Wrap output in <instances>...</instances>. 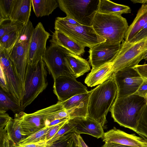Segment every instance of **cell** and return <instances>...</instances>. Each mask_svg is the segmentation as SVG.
Returning <instances> with one entry per match:
<instances>
[{
  "instance_id": "obj_17",
  "label": "cell",
  "mask_w": 147,
  "mask_h": 147,
  "mask_svg": "<svg viewBox=\"0 0 147 147\" xmlns=\"http://www.w3.org/2000/svg\"><path fill=\"white\" fill-rule=\"evenodd\" d=\"M68 122L74 127V131L79 134H88L99 138L105 133L100 123L87 117L70 119Z\"/></svg>"
},
{
  "instance_id": "obj_39",
  "label": "cell",
  "mask_w": 147,
  "mask_h": 147,
  "mask_svg": "<svg viewBox=\"0 0 147 147\" xmlns=\"http://www.w3.org/2000/svg\"><path fill=\"white\" fill-rule=\"evenodd\" d=\"M134 94L146 98L147 95V78H144L142 83Z\"/></svg>"
},
{
  "instance_id": "obj_4",
  "label": "cell",
  "mask_w": 147,
  "mask_h": 147,
  "mask_svg": "<svg viewBox=\"0 0 147 147\" xmlns=\"http://www.w3.org/2000/svg\"><path fill=\"white\" fill-rule=\"evenodd\" d=\"M61 102L46 108L28 114L22 111L15 114L14 119L23 134L28 136L46 127L55 120L56 114L64 110Z\"/></svg>"
},
{
  "instance_id": "obj_45",
  "label": "cell",
  "mask_w": 147,
  "mask_h": 147,
  "mask_svg": "<svg viewBox=\"0 0 147 147\" xmlns=\"http://www.w3.org/2000/svg\"><path fill=\"white\" fill-rule=\"evenodd\" d=\"M143 59L145 60L146 61L147 60V50L145 53Z\"/></svg>"
},
{
  "instance_id": "obj_18",
  "label": "cell",
  "mask_w": 147,
  "mask_h": 147,
  "mask_svg": "<svg viewBox=\"0 0 147 147\" xmlns=\"http://www.w3.org/2000/svg\"><path fill=\"white\" fill-rule=\"evenodd\" d=\"M91 91L76 95L67 100L61 102L65 110L71 109V118L86 117L87 116L88 104Z\"/></svg>"
},
{
  "instance_id": "obj_25",
  "label": "cell",
  "mask_w": 147,
  "mask_h": 147,
  "mask_svg": "<svg viewBox=\"0 0 147 147\" xmlns=\"http://www.w3.org/2000/svg\"><path fill=\"white\" fill-rule=\"evenodd\" d=\"M33 10L36 16H48L59 6L57 0H31Z\"/></svg>"
},
{
  "instance_id": "obj_22",
  "label": "cell",
  "mask_w": 147,
  "mask_h": 147,
  "mask_svg": "<svg viewBox=\"0 0 147 147\" xmlns=\"http://www.w3.org/2000/svg\"><path fill=\"white\" fill-rule=\"evenodd\" d=\"M147 23V5L142 4L138 10L136 16L129 26L124 38L129 42L133 38Z\"/></svg>"
},
{
  "instance_id": "obj_9",
  "label": "cell",
  "mask_w": 147,
  "mask_h": 147,
  "mask_svg": "<svg viewBox=\"0 0 147 147\" xmlns=\"http://www.w3.org/2000/svg\"><path fill=\"white\" fill-rule=\"evenodd\" d=\"M117 88L116 98L134 94L142 83L143 78L134 68H126L115 72L112 76Z\"/></svg>"
},
{
  "instance_id": "obj_31",
  "label": "cell",
  "mask_w": 147,
  "mask_h": 147,
  "mask_svg": "<svg viewBox=\"0 0 147 147\" xmlns=\"http://www.w3.org/2000/svg\"><path fill=\"white\" fill-rule=\"evenodd\" d=\"M16 0H0V20L10 19Z\"/></svg>"
},
{
  "instance_id": "obj_15",
  "label": "cell",
  "mask_w": 147,
  "mask_h": 147,
  "mask_svg": "<svg viewBox=\"0 0 147 147\" xmlns=\"http://www.w3.org/2000/svg\"><path fill=\"white\" fill-rule=\"evenodd\" d=\"M29 45L17 43L12 50L9 56L16 74L20 83L22 93L28 63Z\"/></svg>"
},
{
  "instance_id": "obj_47",
  "label": "cell",
  "mask_w": 147,
  "mask_h": 147,
  "mask_svg": "<svg viewBox=\"0 0 147 147\" xmlns=\"http://www.w3.org/2000/svg\"><path fill=\"white\" fill-rule=\"evenodd\" d=\"M145 99H146V104L147 105V95L146 96V97Z\"/></svg>"
},
{
  "instance_id": "obj_46",
  "label": "cell",
  "mask_w": 147,
  "mask_h": 147,
  "mask_svg": "<svg viewBox=\"0 0 147 147\" xmlns=\"http://www.w3.org/2000/svg\"><path fill=\"white\" fill-rule=\"evenodd\" d=\"M75 147H80L79 145V141H78V142L77 143Z\"/></svg>"
},
{
  "instance_id": "obj_3",
  "label": "cell",
  "mask_w": 147,
  "mask_h": 147,
  "mask_svg": "<svg viewBox=\"0 0 147 147\" xmlns=\"http://www.w3.org/2000/svg\"><path fill=\"white\" fill-rule=\"evenodd\" d=\"M54 28L85 47L90 49L106 41L96 34L92 26L82 25L67 16L56 18Z\"/></svg>"
},
{
  "instance_id": "obj_8",
  "label": "cell",
  "mask_w": 147,
  "mask_h": 147,
  "mask_svg": "<svg viewBox=\"0 0 147 147\" xmlns=\"http://www.w3.org/2000/svg\"><path fill=\"white\" fill-rule=\"evenodd\" d=\"M147 50V38L131 43L124 40L120 49L111 63V70L114 74L121 69L134 67L138 65Z\"/></svg>"
},
{
  "instance_id": "obj_26",
  "label": "cell",
  "mask_w": 147,
  "mask_h": 147,
  "mask_svg": "<svg viewBox=\"0 0 147 147\" xmlns=\"http://www.w3.org/2000/svg\"><path fill=\"white\" fill-rule=\"evenodd\" d=\"M10 110L15 114L24 111V109L16 103L1 88L0 90V110Z\"/></svg>"
},
{
  "instance_id": "obj_7",
  "label": "cell",
  "mask_w": 147,
  "mask_h": 147,
  "mask_svg": "<svg viewBox=\"0 0 147 147\" xmlns=\"http://www.w3.org/2000/svg\"><path fill=\"white\" fill-rule=\"evenodd\" d=\"M59 6L69 18L80 24L92 26L99 0H57Z\"/></svg>"
},
{
  "instance_id": "obj_33",
  "label": "cell",
  "mask_w": 147,
  "mask_h": 147,
  "mask_svg": "<svg viewBox=\"0 0 147 147\" xmlns=\"http://www.w3.org/2000/svg\"><path fill=\"white\" fill-rule=\"evenodd\" d=\"M136 132L140 136L147 139V105L142 115Z\"/></svg>"
},
{
  "instance_id": "obj_23",
  "label": "cell",
  "mask_w": 147,
  "mask_h": 147,
  "mask_svg": "<svg viewBox=\"0 0 147 147\" xmlns=\"http://www.w3.org/2000/svg\"><path fill=\"white\" fill-rule=\"evenodd\" d=\"M32 5L31 0H16L10 19L26 24L30 20Z\"/></svg>"
},
{
  "instance_id": "obj_43",
  "label": "cell",
  "mask_w": 147,
  "mask_h": 147,
  "mask_svg": "<svg viewBox=\"0 0 147 147\" xmlns=\"http://www.w3.org/2000/svg\"><path fill=\"white\" fill-rule=\"evenodd\" d=\"M79 144L80 147H88L86 144L80 134H78Z\"/></svg>"
},
{
  "instance_id": "obj_30",
  "label": "cell",
  "mask_w": 147,
  "mask_h": 147,
  "mask_svg": "<svg viewBox=\"0 0 147 147\" xmlns=\"http://www.w3.org/2000/svg\"><path fill=\"white\" fill-rule=\"evenodd\" d=\"M34 29L32 24L29 20L21 29L20 36L17 43L30 45Z\"/></svg>"
},
{
  "instance_id": "obj_40",
  "label": "cell",
  "mask_w": 147,
  "mask_h": 147,
  "mask_svg": "<svg viewBox=\"0 0 147 147\" xmlns=\"http://www.w3.org/2000/svg\"><path fill=\"white\" fill-rule=\"evenodd\" d=\"M134 68L144 78H147V64L138 65Z\"/></svg>"
},
{
  "instance_id": "obj_27",
  "label": "cell",
  "mask_w": 147,
  "mask_h": 147,
  "mask_svg": "<svg viewBox=\"0 0 147 147\" xmlns=\"http://www.w3.org/2000/svg\"><path fill=\"white\" fill-rule=\"evenodd\" d=\"M7 136L13 146L17 144L27 136L24 135L14 119L11 118L6 126Z\"/></svg>"
},
{
  "instance_id": "obj_2",
  "label": "cell",
  "mask_w": 147,
  "mask_h": 147,
  "mask_svg": "<svg viewBox=\"0 0 147 147\" xmlns=\"http://www.w3.org/2000/svg\"><path fill=\"white\" fill-rule=\"evenodd\" d=\"M91 91L87 117L97 121L103 127L107 121V113L116 97V85L111 78Z\"/></svg>"
},
{
  "instance_id": "obj_19",
  "label": "cell",
  "mask_w": 147,
  "mask_h": 147,
  "mask_svg": "<svg viewBox=\"0 0 147 147\" xmlns=\"http://www.w3.org/2000/svg\"><path fill=\"white\" fill-rule=\"evenodd\" d=\"M111 63H106L96 68H92L85 79V83L88 86L92 87L111 78L113 74L111 70Z\"/></svg>"
},
{
  "instance_id": "obj_10",
  "label": "cell",
  "mask_w": 147,
  "mask_h": 147,
  "mask_svg": "<svg viewBox=\"0 0 147 147\" xmlns=\"http://www.w3.org/2000/svg\"><path fill=\"white\" fill-rule=\"evenodd\" d=\"M67 51L62 47L51 44L42 58L54 81L61 76L74 77L71 74L65 60Z\"/></svg>"
},
{
  "instance_id": "obj_34",
  "label": "cell",
  "mask_w": 147,
  "mask_h": 147,
  "mask_svg": "<svg viewBox=\"0 0 147 147\" xmlns=\"http://www.w3.org/2000/svg\"><path fill=\"white\" fill-rule=\"evenodd\" d=\"M71 131H74V128L69 123L68 120L59 131L47 142V143L51 147L53 143L60 138L66 134Z\"/></svg>"
},
{
  "instance_id": "obj_6",
  "label": "cell",
  "mask_w": 147,
  "mask_h": 147,
  "mask_svg": "<svg viewBox=\"0 0 147 147\" xmlns=\"http://www.w3.org/2000/svg\"><path fill=\"white\" fill-rule=\"evenodd\" d=\"M47 70L42 58L35 65H28L21 104V107L24 109L47 87Z\"/></svg>"
},
{
  "instance_id": "obj_5",
  "label": "cell",
  "mask_w": 147,
  "mask_h": 147,
  "mask_svg": "<svg viewBox=\"0 0 147 147\" xmlns=\"http://www.w3.org/2000/svg\"><path fill=\"white\" fill-rule=\"evenodd\" d=\"M92 26L96 34L105 41L121 43L129 26L126 19L121 15L103 14L98 11Z\"/></svg>"
},
{
  "instance_id": "obj_11",
  "label": "cell",
  "mask_w": 147,
  "mask_h": 147,
  "mask_svg": "<svg viewBox=\"0 0 147 147\" xmlns=\"http://www.w3.org/2000/svg\"><path fill=\"white\" fill-rule=\"evenodd\" d=\"M0 71L3 74L8 90V94L21 106L22 98V87L14 71L9 54L5 51L0 52Z\"/></svg>"
},
{
  "instance_id": "obj_37",
  "label": "cell",
  "mask_w": 147,
  "mask_h": 147,
  "mask_svg": "<svg viewBox=\"0 0 147 147\" xmlns=\"http://www.w3.org/2000/svg\"><path fill=\"white\" fill-rule=\"evenodd\" d=\"M11 117L6 112L0 110V131L6 129V126Z\"/></svg>"
},
{
  "instance_id": "obj_29",
  "label": "cell",
  "mask_w": 147,
  "mask_h": 147,
  "mask_svg": "<svg viewBox=\"0 0 147 147\" xmlns=\"http://www.w3.org/2000/svg\"><path fill=\"white\" fill-rule=\"evenodd\" d=\"M24 25L10 19L0 20V38L5 34L20 30Z\"/></svg>"
},
{
  "instance_id": "obj_32",
  "label": "cell",
  "mask_w": 147,
  "mask_h": 147,
  "mask_svg": "<svg viewBox=\"0 0 147 147\" xmlns=\"http://www.w3.org/2000/svg\"><path fill=\"white\" fill-rule=\"evenodd\" d=\"M51 126H48L28 136L17 144H25L35 142L43 139ZM17 145V144H16Z\"/></svg>"
},
{
  "instance_id": "obj_44",
  "label": "cell",
  "mask_w": 147,
  "mask_h": 147,
  "mask_svg": "<svg viewBox=\"0 0 147 147\" xmlns=\"http://www.w3.org/2000/svg\"><path fill=\"white\" fill-rule=\"evenodd\" d=\"M131 1L134 3H140L142 4H147V0H132Z\"/></svg>"
},
{
  "instance_id": "obj_21",
  "label": "cell",
  "mask_w": 147,
  "mask_h": 147,
  "mask_svg": "<svg viewBox=\"0 0 147 147\" xmlns=\"http://www.w3.org/2000/svg\"><path fill=\"white\" fill-rule=\"evenodd\" d=\"M65 59L71 74L76 78L90 69L89 64L86 60L68 50Z\"/></svg>"
},
{
  "instance_id": "obj_16",
  "label": "cell",
  "mask_w": 147,
  "mask_h": 147,
  "mask_svg": "<svg viewBox=\"0 0 147 147\" xmlns=\"http://www.w3.org/2000/svg\"><path fill=\"white\" fill-rule=\"evenodd\" d=\"M105 142H114L133 147H147V139L136 134H129L114 127L101 138Z\"/></svg>"
},
{
  "instance_id": "obj_1",
  "label": "cell",
  "mask_w": 147,
  "mask_h": 147,
  "mask_svg": "<svg viewBox=\"0 0 147 147\" xmlns=\"http://www.w3.org/2000/svg\"><path fill=\"white\" fill-rule=\"evenodd\" d=\"M146 105L145 98L133 94L116 98L110 110L115 122L136 132Z\"/></svg>"
},
{
  "instance_id": "obj_38",
  "label": "cell",
  "mask_w": 147,
  "mask_h": 147,
  "mask_svg": "<svg viewBox=\"0 0 147 147\" xmlns=\"http://www.w3.org/2000/svg\"><path fill=\"white\" fill-rule=\"evenodd\" d=\"M13 147H51L45 140H40L35 142L25 144H17Z\"/></svg>"
},
{
  "instance_id": "obj_42",
  "label": "cell",
  "mask_w": 147,
  "mask_h": 147,
  "mask_svg": "<svg viewBox=\"0 0 147 147\" xmlns=\"http://www.w3.org/2000/svg\"><path fill=\"white\" fill-rule=\"evenodd\" d=\"M102 147H133L114 142H105Z\"/></svg>"
},
{
  "instance_id": "obj_41",
  "label": "cell",
  "mask_w": 147,
  "mask_h": 147,
  "mask_svg": "<svg viewBox=\"0 0 147 147\" xmlns=\"http://www.w3.org/2000/svg\"><path fill=\"white\" fill-rule=\"evenodd\" d=\"M0 142V147H13V146L12 143L8 137L7 134L4 136Z\"/></svg>"
},
{
  "instance_id": "obj_35",
  "label": "cell",
  "mask_w": 147,
  "mask_h": 147,
  "mask_svg": "<svg viewBox=\"0 0 147 147\" xmlns=\"http://www.w3.org/2000/svg\"><path fill=\"white\" fill-rule=\"evenodd\" d=\"M68 120L66 121L61 122L55 125L51 126V128L45 135L43 140H45L47 141V142L59 131Z\"/></svg>"
},
{
  "instance_id": "obj_36",
  "label": "cell",
  "mask_w": 147,
  "mask_h": 147,
  "mask_svg": "<svg viewBox=\"0 0 147 147\" xmlns=\"http://www.w3.org/2000/svg\"><path fill=\"white\" fill-rule=\"evenodd\" d=\"M147 38V23L138 33L129 42L135 43Z\"/></svg>"
},
{
  "instance_id": "obj_20",
  "label": "cell",
  "mask_w": 147,
  "mask_h": 147,
  "mask_svg": "<svg viewBox=\"0 0 147 147\" xmlns=\"http://www.w3.org/2000/svg\"><path fill=\"white\" fill-rule=\"evenodd\" d=\"M50 42L52 45L62 47L79 56L85 52V47L58 31L55 30L53 33Z\"/></svg>"
},
{
  "instance_id": "obj_28",
  "label": "cell",
  "mask_w": 147,
  "mask_h": 147,
  "mask_svg": "<svg viewBox=\"0 0 147 147\" xmlns=\"http://www.w3.org/2000/svg\"><path fill=\"white\" fill-rule=\"evenodd\" d=\"M21 30L5 34L0 38V52L4 51L10 53L19 38Z\"/></svg>"
},
{
  "instance_id": "obj_13",
  "label": "cell",
  "mask_w": 147,
  "mask_h": 147,
  "mask_svg": "<svg viewBox=\"0 0 147 147\" xmlns=\"http://www.w3.org/2000/svg\"><path fill=\"white\" fill-rule=\"evenodd\" d=\"M121 45V43L105 41L90 49L89 62L92 68H96L106 63L112 62L118 52Z\"/></svg>"
},
{
  "instance_id": "obj_48",
  "label": "cell",
  "mask_w": 147,
  "mask_h": 147,
  "mask_svg": "<svg viewBox=\"0 0 147 147\" xmlns=\"http://www.w3.org/2000/svg\"></svg>"
},
{
  "instance_id": "obj_12",
  "label": "cell",
  "mask_w": 147,
  "mask_h": 147,
  "mask_svg": "<svg viewBox=\"0 0 147 147\" xmlns=\"http://www.w3.org/2000/svg\"><path fill=\"white\" fill-rule=\"evenodd\" d=\"M53 91L60 102L88 92L87 87L77 81L74 77L64 76H60L54 81Z\"/></svg>"
},
{
  "instance_id": "obj_14",
  "label": "cell",
  "mask_w": 147,
  "mask_h": 147,
  "mask_svg": "<svg viewBox=\"0 0 147 147\" xmlns=\"http://www.w3.org/2000/svg\"><path fill=\"white\" fill-rule=\"evenodd\" d=\"M50 35L41 22L36 25L33 32L28 51V63L31 66L36 64L46 51V43Z\"/></svg>"
},
{
  "instance_id": "obj_24",
  "label": "cell",
  "mask_w": 147,
  "mask_h": 147,
  "mask_svg": "<svg viewBox=\"0 0 147 147\" xmlns=\"http://www.w3.org/2000/svg\"><path fill=\"white\" fill-rule=\"evenodd\" d=\"M128 6L115 3L108 0H99L98 12L108 15H121L131 12Z\"/></svg>"
}]
</instances>
